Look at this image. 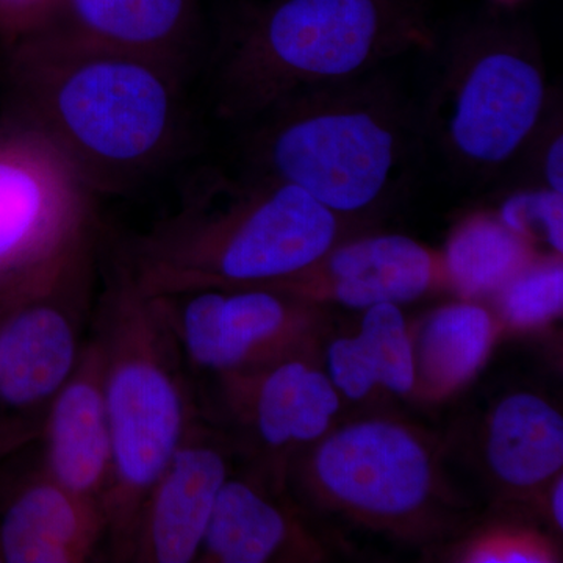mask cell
I'll return each mask as SVG.
<instances>
[{
	"label": "cell",
	"instance_id": "6da1fadb",
	"mask_svg": "<svg viewBox=\"0 0 563 563\" xmlns=\"http://www.w3.org/2000/svg\"><path fill=\"white\" fill-rule=\"evenodd\" d=\"M10 118L41 133L95 191H121L179 146L180 68L35 29L9 43Z\"/></svg>",
	"mask_w": 563,
	"mask_h": 563
},
{
	"label": "cell",
	"instance_id": "7a4b0ae2",
	"mask_svg": "<svg viewBox=\"0 0 563 563\" xmlns=\"http://www.w3.org/2000/svg\"><path fill=\"white\" fill-rule=\"evenodd\" d=\"M343 225L301 188L251 176L185 202L133 244L121 268L147 296L273 288L321 261Z\"/></svg>",
	"mask_w": 563,
	"mask_h": 563
},
{
	"label": "cell",
	"instance_id": "3957f363",
	"mask_svg": "<svg viewBox=\"0 0 563 563\" xmlns=\"http://www.w3.org/2000/svg\"><path fill=\"white\" fill-rule=\"evenodd\" d=\"M95 335L113 446L102 503L107 543L117 561H131L147 493L199 418L168 324L121 266L103 292Z\"/></svg>",
	"mask_w": 563,
	"mask_h": 563
},
{
	"label": "cell",
	"instance_id": "277c9868",
	"mask_svg": "<svg viewBox=\"0 0 563 563\" xmlns=\"http://www.w3.org/2000/svg\"><path fill=\"white\" fill-rule=\"evenodd\" d=\"M357 80L299 92L257 114L252 177L295 185L342 220L379 206L401 176L407 118L390 96Z\"/></svg>",
	"mask_w": 563,
	"mask_h": 563
},
{
	"label": "cell",
	"instance_id": "5b68a950",
	"mask_svg": "<svg viewBox=\"0 0 563 563\" xmlns=\"http://www.w3.org/2000/svg\"><path fill=\"white\" fill-rule=\"evenodd\" d=\"M290 476L318 509L393 539L433 542L461 525L439 444L395 418L333 424L292 459Z\"/></svg>",
	"mask_w": 563,
	"mask_h": 563
},
{
	"label": "cell",
	"instance_id": "8992f818",
	"mask_svg": "<svg viewBox=\"0 0 563 563\" xmlns=\"http://www.w3.org/2000/svg\"><path fill=\"white\" fill-rule=\"evenodd\" d=\"M409 0H277L225 65V107L255 118L299 92L361 79L410 41Z\"/></svg>",
	"mask_w": 563,
	"mask_h": 563
},
{
	"label": "cell",
	"instance_id": "52a82bcc",
	"mask_svg": "<svg viewBox=\"0 0 563 563\" xmlns=\"http://www.w3.org/2000/svg\"><path fill=\"white\" fill-rule=\"evenodd\" d=\"M91 195L41 133L10 117L0 122V302L91 250Z\"/></svg>",
	"mask_w": 563,
	"mask_h": 563
},
{
	"label": "cell",
	"instance_id": "ba28073f",
	"mask_svg": "<svg viewBox=\"0 0 563 563\" xmlns=\"http://www.w3.org/2000/svg\"><path fill=\"white\" fill-rule=\"evenodd\" d=\"M91 250L7 303L0 318V465L40 442L52 402L84 350Z\"/></svg>",
	"mask_w": 563,
	"mask_h": 563
},
{
	"label": "cell",
	"instance_id": "9c48e42d",
	"mask_svg": "<svg viewBox=\"0 0 563 563\" xmlns=\"http://www.w3.org/2000/svg\"><path fill=\"white\" fill-rule=\"evenodd\" d=\"M151 298L181 357L214 377L290 358L318 361L328 336L320 303L272 288H203Z\"/></svg>",
	"mask_w": 563,
	"mask_h": 563
},
{
	"label": "cell",
	"instance_id": "30bf717a",
	"mask_svg": "<svg viewBox=\"0 0 563 563\" xmlns=\"http://www.w3.org/2000/svg\"><path fill=\"white\" fill-rule=\"evenodd\" d=\"M547 79L514 35L487 33L463 47L444 80L439 125L448 154L474 172L512 161L539 128Z\"/></svg>",
	"mask_w": 563,
	"mask_h": 563
},
{
	"label": "cell",
	"instance_id": "8fae6325",
	"mask_svg": "<svg viewBox=\"0 0 563 563\" xmlns=\"http://www.w3.org/2000/svg\"><path fill=\"white\" fill-rule=\"evenodd\" d=\"M225 420L261 459L268 484L282 492L288 466L331 431L342 395L313 358H290L214 377Z\"/></svg>",
	"mask_w": 563,
	"mask_h": 563
},
{
	"label": "cell",
	"instance_id": "7c38bea8",
	"mask_svg": "<svg viewBox=\"0 0 563 563\" xmlns=\"http://www.w3.org/2000/svg\"><path fill=\"white\" fill-rule=\"evenodd\" d=\"M444 285L442 258L410 236L379 233L340 242L321 261L272 290L365 310L418 301Z\"/></svg>",
	"mask_w": 563,
	"mask_h": 563
},
{
	"label": "cell",
	"instance_id": "4fadbf2b",
	"mask_svg": "<svg viewBox=\"0 0 563 563\" xmlns=\"http://www.w3.org/2000/svg\"><path fill=\"white\" fill-rule=\"evenodd\" d=\"M229 476L228 448L201 420L196 421L147 493L131 562H198Z\"/></svg>",
	"mask_w": 563,
	"mask_h": 563
},
{
	"label": "cell",
	"instance_id": "5bb4252c",
	"mask_svg": "<svg viewBox=\"0 0 563 563\" xmlns=\"http://www.w3.org/2000/svg\"><path fill=\"white\" fill-rule=\"evenodd\" d=\"M107 542L101 504L58 483L43 465L0 481V551L5 563H81Z\"/></svg>",
	"mask_w": 563,
	"mask_h": 563
},
{
	"label": "cell",
	"instance_id": "9a60e30c",
	"mask_svg": "<svg viewBox=\"0 0 563 563\" xmlns=\"http://www.w3.org/2000/svg\"><path fill=\"white\" fill-rule=\"evenodd\" d=\"M41 465L58 483L102 506L109 490L113 446L103 355L92 333L84 344L76 368L52 402L43 433Z\"/></svg>",
	"mask_w": 563,
	"mask_h": 563
},
{
	"label": "cell",
	"instance_id": "2e32d148",
	"mask_svg": "<svg viewBox=\"0 0 563 563\" xmlns=\"http://www.w3.org/2000/svg\"><path fill=\"white\" fill-rule=\"evenodd\" d=\"M268 483L229 476L199 554L201 563L321 562L325 551Z\"/></svg>",
	"mask_w": 563,
	"mask_h": 563
},
{
	"label": "cell",
	"instance_id": "e0dca14e",
	"mask_svg": "<svg viewBox=\"0 0 563 563\" xmlns=\"http://www.w3.org/2000/svg\"><path fill=\"white\" fill-rule=\"evenodd\" d=\"M484 462L493 483L514 501L542 503L563 470V418L531 391L504 396L488 413Z\"/></svg>",
	"mask_w": 563,
	"mask_h": 563
},
{
	"label": "cell",
	"instance_id": "ac0fdd59",
	"mask_svg": "<svg viewBox=\"0 0 563 563\" xmlns=\"http://www.w3.org/2000/svg\"><path fill=\"white\" fill-rule=\"evenodd\" d=\"M36 29L180 68L191 36V0H54Z\"/></svg>",
	"mask_w": 563,
	"mask_h": 563
},
{
	"label": "cell",
	"instance_id": "d6986e66",
	"mask_svg": "<svg viewBox=\"0 0 563 563\" xmlns=\"http://www.w3.org/2000/svg\"><path fill=\"white\" fill-rule=\"evenodd\" d=\"M501 332L495 313L466 299L444 303L415 322L413 396L440 402L462 390L484 368Z\"/></svg>",
	"mask_w": 563,
	"mask_h": 563
},
{
	"label": "cell",
	"instance_id": "ffe728a7",
	"mask_svg": "<svg viewBox=\"0 0 563 563\" xmlns=\"http://www.w3.org/2000/svg\"><path fill=\"white\" fill-rule=\"evenodd\" d=\"M325 369L342 398L361 401L376 388L413 396L410 325L401 307L379 303L363 310L358 332L325 346Z\"/></svg>",
	"mask_w": 563,
	"mask_h": 563
},
{
	"label": "cell",
	"instance_id": "44dd1931",
	"mask_svg": "<svg viewBox=\"0 0 563 563\" xmlns=\"http://www.w3.org/2000/svg\"><path fill=\"white\" fill-rule=\"evenodd\" d=\"M540 255L496 214H473L454 229L440 254L444 287L466 301L495 298Z\"/></svg>",
	"mask_w": 563,
	"mask_h": 563
},
{
	"label": "cell",
	"instance_id": "7402d4cb",
	"mask_svg": "<svg viewBox=\"0 0 563 563\" xmlns=\"http://www.w3.org/2000/svg\"><path fill=\"white\" fill-rule=\"evenodd\" d=\"M495 299L503 331H533L558 320L563 310L562 255H540Z\"/></svg>",
	"mask_w": 563,
	"mask_h": 563
},
{
	"label": "cell",
	"instance_id": "603a6c76",
	"mask_svg": "<svg viewBox=\"0 0 563 563\" xmlns=\"http://www.w3.org/2000/svg\"><path fill=\"white\" fill-rule=\"evenodd\" d=\"M465 563H554L558 543L539 529L523 525H490L463 540L454 553Z\"/></svg>",
	"mask_w": 563,
	"mask_h": 563
},
{
	"label": "cell",
	"instance_id": "cb8c5ba5",
	"mask_svg": "<svg viewBox=\"0 0 563 563\" xmlns=\"http://www.w3.org/2000/svg\"><path fill=\"white\" fill-rule=\"evenodd\" d=\"M499 221L536 246L544 243L555 255L563 254V195L540 188L515 192L499 209Z\"/></svg>",
	"mask_w": 563,
	"mask_h": 563
},
{
	"label": "cell",
	"instance_id": "d4e9b609",
	"mask_svg": "<svg viewBox=\"0 0 563 563\" xmlns=\"http://www.w3.org/2000/svg\"><path fill=\"white\" fill-rule=\"evenodd\" d=\"M543 177L547 188L563 195V139L555 133L543 155Z\"/></svg>",
	"mask_w": 563,
	"mask_h": 563
},
{
	"label": "cell",
	"instance_id": "484cf974",
	"mask_svg": "<svg viewBox=\"0 0 563 563\" xmlns=\"http://www.w3.org/2000/svg\"><path fill=\"white\" fill-rule=\"evenodd\" d=\"M544 506L548 507L551 521H553L555 531L562 532L563 529V477H555L553 484L548 488Z\"/></svg>",
	"mask_w": 563,
	"mask_h": 563
},
{
	"label": "cell",
	"instance_id": "4316f807",
	"mask_svg": "<svg viewBox=\"0 0 563 563\" xmlns=\"http://www.w3.org/2000/svg\"><path fill=\"white\" fill-rule=\"evenodd\" d=\"M7 303H9V302H0V318H2V312H3V309H5Z\"/></svg>",
	"mask_w": 563,
	"mask_h": 563
},
{
	"label": "cell",
	"instance_id": "83f0119b",
	"mask_svg": "<svg viewBox=\"0 0 563 563\" xmlns=\"http://www.w3.org/2000/svg\"><path fill=\"white\" fill-rule=\"evenodd\" d=\"M0 562H3V559H2V551H0Z\"/></svg>",
	"mask_w": 563,
	"mask_h": 563
},
{
	"label": "cell",
	"instance_id": "f1b7e54d",
	"mask_svg": "<svg viewBox=\"0 0 563 563\" xmlns=\"http://www.w3.org/2000/svg\"><path fill=\"white\" fill-rule=\"evenodd\" d=\"M503 2H514V0H503Z\"/></svg>",
	"mask_w": 563,
	"mask_h": 563
}]
</instances>
